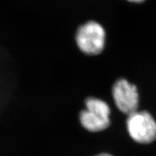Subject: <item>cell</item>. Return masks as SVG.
<instances>
[{
	"label": "cell",
	"instance_id": "1",
	"mask_svg": "<svg viewBox=\"0 0 156 156\" xmlns=\"http://www.w3.org/2000/svg\"><path fill=\"white\" fill-rule=\"evenodd\" d=\"M76 46L87 56L100 54L106 44V31L100 23L89 20L80 25L75 34Z\"/></svg>",
	"mask_w": 156,
	"mask_h": 156
},
{
	"label": "cell",
	"instance_id": "2",
	"mask_svg": "<svg viewBox=\"0 0 156 156\" xmlns=\"http://www.w3.org/2000/svg\"><path fill=\"white\" fill-rule=\"evenodd\" d=\"M110 107L106 102L98 98L88 97L85 100V108L80 112L79 120L87 131L101 132L110 125Z\"/></svg>",
	"mask_w": 156,
	"mask_h": 156
},
{
	"label": "cell",
	"instance_id": "3",
	"mask_svg": "<svg viewBox=\"0 0 156 156\" xmlns=\"http://www.w3.org/2000/svg\"><path fill=\"white\" fill-rule=\"evenodd\" d=\"M126 127L134 141L146 144L156 139V122L147 112H138L128 115Z\"/></svg>",
	"mask_w": 156,
	"mask_h": 156
},
{
	"label": "cell",
	"instance_id": "4",
	"mask_svg": "<svg viewBox=\"0 0 156 156\" xmlns=\"http://www.w3.org/2000/svg\"><path fill=\"white\" fill-rule=\"evenodd\" d=\"M113 98L120 112L129 115L137 111L139 105V94L134 85L125 79L116 81L112 88Z\"/></svg>",
	"mask_w": 156,
	"mask_h": 156
},
{
	"label": "cell",
	"instance_id": "5",
	"mask_svg": "<svg viewBox=\"0 0 156 156\" xmlns=\"http://www.w3.org/2000/svg\"><path fill=\"white\" fill-rule=\"evenodd\" d=\"M129 2H134V3H141L145 2V0H128Z\"/></svg>",
	"mask_w": 156,
	"mask_h": 156
},
{
	"label": "cell",
	"instance_id": "6",
	"mask_svg": "<svg viewBox=\"0 0 156 156\" xmlns=\"http://www.w3.org/2000/svg\"><path fill=\"white\" fill-rule=\"evenodd\" d=\"M95 156H113V155H110V154H108V153H101V154H99V155H97Z\"/></svg>",
	"mask_w": 156,
	"mask_h": 156
}]
</instances>
